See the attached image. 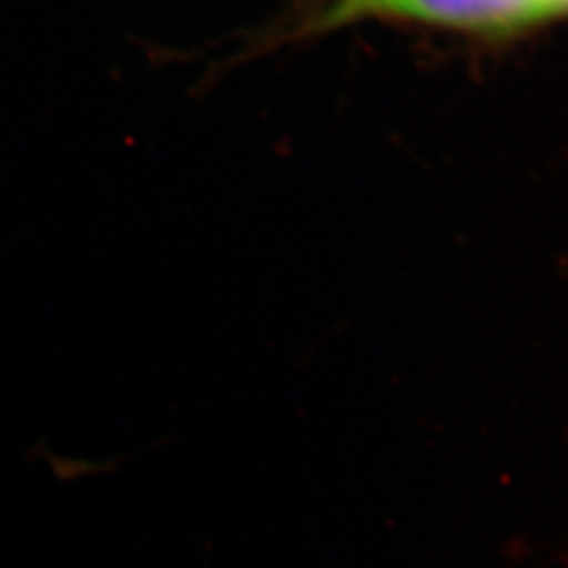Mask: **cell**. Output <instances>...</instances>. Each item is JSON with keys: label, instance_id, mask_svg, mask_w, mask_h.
<instances>
[{"label": "cell", "instance_id": "6da1fadb", "mask_svg": "<svg viewBox=\"0 0 568 568\" xmlns=\"http://www.w3.org/2000/svg\"><path fill=\"white\" fill-rule=\"evenodd\" d=\"M371 11L487 34H509L556 16L546 0H375Z\"/></svg>", "mask_w": 568, "mask_h": 568}, {"label": "cell", "instance_id": "7a4b0ae2", "mask_svg": "<svg viewBox=\"0 0 568 568\" xmlns=\"http://www.w3.org/2000/svg\"><path fill=\"white\" fill-rule=\"evenodd\" d=\"M554 2V7H556V11L558 13H565L568 11V0H551Z\"/></svg>", "mask_w": 568, "mask_h": 568}]
</instances>
